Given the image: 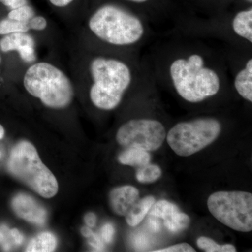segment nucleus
<instances>
[{"label": "nucleus", "mask_w": 252, "mask_h": 252, "mask_svg": "<svg viewBox=\"0 0 252 252\" xmlns=\"http://www.w3.org/2000/svg\"><path fill=\"white\" fill-rule=\"evenodd\" d=\"M28 26L30 30L44 31L47 26V21L42 16H34L28 21Z\"/></svg>", "instance_id": "obj_25"}, {"label": "nucleus", "mask_w": 252, "mask_h": 252, "mask_svg": "<svg viewBox=\"0 0 252 252\" xmlns=\"http://www.w3.org/2000/svg\"><path fill=\"white\" fill-rule=\"evenodd\" d=\"M155 201V198L152 195L139 199L125 215L127 224L132 227L140 224L150 211Z\"/></svg>", "instance_id": "obj_14"}, {"label": "nucleus", "mask_w": 252, "mask_h": 252, "mask_svg": "<svg viewBox=\"0 0 252 252\" xmlns=\"http://www.w3.org/2000/svg\"><path fill=\"white\" fill-rule=\"evenodd\" d=\"M161 175V169L158 165L149 163L137 168L136 179L140 183H153L158 180Z\"/></svg>", "instance_id": "obj_18"}, {"label": "nucleus", "mask_w": 252, "mask_h": 252, "mask_svg": "<svg viewBox=\"0 0 252 252\" xmlns=\"http://www.w3.org/2000/svg\"><path fill=\"white\" fill-rule=\"evenodd\" d=\"M221 128L215 118H198L174 126L167 133V142L177 155L189 157L215 142Z\"/></svg>", "instance_id": "obj_6"}, {"label": "nucleus", "mask_w": 252, "mask_h": 252, "mask_svg": "<svg viewBox=\"0 0 252 252\" xmlns=\"http://www.w3.org/2000/svg\"><path fill=\"white\" fill-rule=\"evenodd\" d=\"M49 1L54 6H58V7H64V6L70 4L73 0H49Z\"/></svg>", "instance_id": "obj_30"}, {"label": "nucleus", "mask_w": 252, "mask_h": 252, "mask_svg": "<svg viewBox=\"0 0 252 252\" xmlns=\"http://www.w3.org/2000/svg\"><path fill=\"white\" fill-rule=\"evenodd\" d=\"M34 16V11L32 8L28 5L12 9L10 11L8 18L10 19L16 20L21 22L28 23L32 18Z\"/></svg>", "instance_id": "obj_21"}, {"label": "nucleus", "mask_w": 252, "mask_h": 252, "mask_svg": "<svg viewBox=\"0 0 252 252\" xmlns=\"http://www.w3.org/2000/svg\"><path fill=\"white\" fill-rule=\"evenodd\" d=\"M0 49L3 52L18 51L21 59L26 63H32L36 60L35 43L27 32L6 34L0 40Z\"/></svg>", "instance_id": "obj_10"}, {"label": "nucleus", "mask_w": 252, "mask_h": 252, "mask_svg": "<svg viewBox=\"0 0 252 252\" xmlns=\"http://www.w3.org/2000/svg\"><path fill=\"white\" fill-rule=\"evenodd\" d=\"M163 221L165 228L170 233L176 234L187 229L190 224V220L187 214L180 210L172 213Z\"/></svg>", "instance_id": "obj_17"}, {"label": "nucleus", "mask_w": 252, "mask_h": 252, "mask_svg": "<svg viewBox=\"0 0 252 252\" xmlns=\"http://www.w3.org/2000/svg\"><path fill=\"white\" fill-rule=\"evenodd\" d=\"M230 28L233 35L240 40L252 44V8L238 11L232 18Z\"/></svg>", "instance_id": "obj_13"}, {"label": "nucleus", "mask_w": 252, "mask_h": 252, "mask_svg": "<svg viewBox=\"0 0 252 252\" xmlns=\"http://www.w3.org/2000/svg\"><path fill=\"white\" fill-rule=\"evenodd\" d=\"M0 2L11 9H17L28 4L27 0H0Z\"/></svg>", "instance_id": "obj_27"}, {"label": "nucleus", "mask_w": 252, "mask_h": 252, "mask_svg": "<svg viewBox=\"0 0 252 252\" xmlns=\"http://www.w3.org/2000/svg\"><path fill=\"white\" fill-rule=\"evenodd\" d=\"M0 63H1V58H0Z\"/></svg>", "instance_id": "obj_34"}, {"label": "nucleus", "mask_w": 252, "mask_h": 252, "mask_svg": "<svg viewBox=\"0 0 252 252\" xmlns=\"http://www.w3.org/2000/svg\"><path fill=\"white\" fill-rule=\"evenodd\" d=\"M101 237L105 243H111L114 240L115 229L111 223H106L100 230Z\"/></svg>", "instance_id": "obj_26"}, {"label": "nucleus", "mask_w": 252, "mask_h": 252, "mask_svg": "<svg viewBox=\"0 0 252 252\" xmlns=\"http://www.w3.org/2000/svg\"><path fill=\"white\" fill-rule=\"evenodd\" d=\"M154 252H195L194 250L188 243H180L177 245H172L160 250H155Z\"/></svg>", "instance_id": "obj_24"}, {"label": "nucleus", "mask_w": 252, "mask_h": 252, "mask_svg": "<svg viewBox=\"0 0 252 252\" xmlns=\"http://www.w3.org/2000/svg\"><path fill=\"white\" fill-rule=\"evenodd\" d=\"M166 137L165 126L152 119H131L119 127L118 143L125 148H138L147 152L157 150Z\"/></svg>", "instance_id": "obj_8"}, {"label": "nucleus", "mask_w": 252, "mask_h": 252, "mask_svg": "<svg viewBox=\"0 0 252 252\" xmlns=\"http://www.w3.org/2000/svg\"><path fill=\"white\" fill-rule=\"evenodd\" d=\"M81 233L84 237L89 239V243L93 248L97 251H103L104 249V244L98 235L95 234L88 227H84L81 228Z\"/></svg>", "instance_id": "obj_23"}, {"label": "nucleus", "mask_w": 252, "mask_h": 252, "mask_svg": "<svg viewBox=\"0 0 252 252\" xmlns=\"http://www.w3.org/2000/svg\"><path fill=\"white\" fill-rule=\"evenodd\" d=\"M29 30L28 23H26L10 19L9 18L0 21V34L1 35L16 32H27Z\"/></svg>", "instance_id": "obj_20"}, {"label": "nucleus", "mask_w": 252, "mask_h": 252, "mask_svg": "<svg viewBox=\"0 0 252 252\" xmlns=\"http://www.w3.org/2000/svg\"><path fill=\"white\" fill-rule=\"evenodd\" d=\"M23 84L30 94L50 108H65L74 97L70 80L61 69L48 63H36L30 67Z\"/></svg>", "instance_id": "obj_5"}, {"label": "nucleus", "mask_w": 252, "mask_h": 252, "mask_svg": "<svg viewBox=\"0 0 252 252\" xmlns=\"http://www.w3.org/2000/svg\"><path fill=\"white\" fill-rule=\"evenodd\" d=\"M109 198L113 212L119 216H125L131 207L140 199V193L135 187L123 186L112 189Z\"/></svg>", "instance_id": "obj_11"}, {"label": "nucleus", "mask_w": 252, "mask_h": 252, "mask_svg": "<svg viewBox=\"0 0 252 252\" xmlns=\"http://www.w3.org/2000/svg\"><path fill=\"white\" fill-rule=\"evenodd\" d=\"M12 232L16 245L18 246V245H22L23 241H24V237H23L22 233L19 230L16 229V228L12 229Z\"/></svg>", "instance_id": "obj_29"}, {"label": "nucleus", "mask_w": 252, "mask_h": 252, "mask_svg": "<svg viewBox=\"0 0 252 252\" xmlns=\"http://www.w3.org/2000/svg\"><path fill=\"white\" fill-rule=\"evenodd\" d=\"M57 238L53 233L44 232L36 235L28 244L26 252H54L57 247Z\"/></svg>", "instance_id": "obj_16"}, {"label": "nucleus", "mask_w": 252, "mask_h": 252, "mask_svg": "<svg viewBox=\"0 0 252 252\" xmlns=\"http://www.w3.org/2000/svg\"><path fill=\"white\" fill-rule=\"evenodd\" d=\"M90 71L93 104L102 110L117 108L135 80L132 68L121 60L99 56L91 61Z\"/></svg>", "instance_id": "obj_3"}, {"label": "nucleus", "mask_w": 252, "mask_h": 252, "mask_svg": "<svg viewBox=\"0 0 252 252\" xmlns=\"http://www.w3.org/2000/svg\"><path fill=\"white\" fill-rule=\"evenodd\" d=\"M128 1H132V2L139 3V4H140V3L146 2V1H149V0H128Z\"/></svg>", "instance_id": "obj_32"}, {"label": "nucleus", "mask_w": 252, "mask_h": 252, "mask_svg": "<svg viewBox=\"0 0 252 252\" xmlns=\"http://www.w3.org/2000/svg\"><path fill=\"white\" fill-rule=\"evenodd\" d=\"M223 53L191 36L174 38L158 46L152 66V80L165 81L189 103L217 95L230 81L229 63Z\"/></svg>", "instance_id": "obj_1"}, {"label": "nucleus", "mask_w": 252, "mask_h": 252, "mask_svg": "<svg viewBox=\"0 0 252 252\" xmlns=\"http://www.w3.org/2000/svg\"><path fill=\"white\" fill-rule=\"evenodd\" d=\"M0 246L4 251H10L16 245L12 229L5 225H0Z\"/></svg>", "instance_id": "obj_22"}, {"label": "nucleus", "mask_w": 252, "mask_h": 252, "mask_svg": "<svg viewBox=\"0 0 252 252\" xmlns=\"http://www.w3.org/2000/svg\"><path fill=\"white\" fill-rule=\"evenodd\" d=\"M7 169L13 177L44 198H53L58 193L57 180L41 161L35 147L28 141H21L14 146Z\"/></svg>", "instance_id": "obj_4"}, {"label": "nucleus", "mask_w": 252, "mask_h": 252, "mask_svg": "<svg viewBox=\"0 0 252 252\" xmlns=\"http://www.w3.org/2000/svg\"><path fill=\"white\" fill-rule=\"evenodd\" d=\"M247 1H248V2L249 3H252V0H246Z\"/></svg>", "instance_id": "obj_33"}, {"label": "nucleus", "mask_w": 252, "mask_h": 252, "mask_svg": "<svg viewBox=\"0 0 252 252\" xmlns=\"http://www.w3.org/2000/svg\"><path fill=\"white\" fill-rule=\"evenodd\" d=\"M210 213L219 221L240 232L252 230V195L244 191H219L207 200Z\"/></svg>", "instance_id": "obj_7"}, {"label": "nucleus", "mask_w": 252, "mask_h": 252, "mask_svg": "<svg viewBox=\"0 0 252 252\" xmlns=\"http://www.w3.org/2000/svg\"><path fill=\"white\" fill-rule=\"evenodd\" d=\"M4 128L3 127V126L0 124V140H1V139L4 137Z\"/></svg>", "instance_id": "obj_31"}, {"label": "nucleus", "mask_w": 252, "mask_h": 252, "mask_svg": "<svg viewBox=\"0 0 252 252\" xmlns=\"http://www.w3.org/2000/svg\"><path fill=\"white\" fill-rule=\"evenodd\" d=\"M197 245L199 248L207 252H235L236 248L233 245H220L215 240L207 237H200L197 240Z\"/></svg>", "instance_id": "obj_19"}, {"label": "nucleus", "mask_w": 252, "mask_h": 252, "mask_svg": "<svg viewBox=\"0 0 252 252\" xmlns=\"http://www.w3.org/2000/svg\"><path fill=\"white\" fill-rule=\"evenodd\" d=\"M11 207L16 215L30 223L38 225L45 224L47 212L44 207L26 194L20 193L13 198Z\"/></svg>", "instance_id": "obj_9"}, {"label": "nucleus", "mask_w": 252, "mask_h": 252, "mask_svg": "<svg viewBox=\"0 0 252 252\" xmlns=\"http://www.w3.org/2000/svg\"><path fill=\"white\" fill-rule=\"evenodd\" d=\"M149 152L138 148H126L119 156V161L123 165L138 167L144 166L150 162Z\"/></svg>", "instance_id": "obj_15"}, {"label": "nucleus", "mask_w": 252, "mask_h": 252, "mask_svg": "<svg viewBox=\"0 0 252 252\" xmlns=\"http://www.w3.org/2000/svg\"><path fill=\"white\" fill-rule=\"evenodd\" d=\"M233 87L240 97L252 102V58L248 56L235 71L233 78Z\"/></svg>", "instance_id": "obj_12"}, {"label": "nucleus", "mask_w": 252, "mask_h": 252, "mask_svg": "<svg viewBox=\"0 0 252 252\" xmlns=\"http://www.w3.org/2000/svg\"><path fill=\"white\" fill-rule=\"evenodd\" d=\"M84 220H85L86 223L88 226L94 227L95 225L97 217H96L94 214L92 213V212H89V213L86 215Z\"/></svg>", "instance_id": "obj_28"}, {"label": "nucleus", "mask_w": 252, "mask_h": 252, "mask_svg": "<svg viewBox=\"0 0 252 252\" xmlns=\"http://www.w3.org/2000/svg\"><path fill=\"white\" fill-rule=\"evenodd\" d=\"M91 31L100 40L116 46L143 44L149 36L148 23L115 5H104L91 16Z\"/></svg>", "instance_id": "obj_2"}]
</instances>
